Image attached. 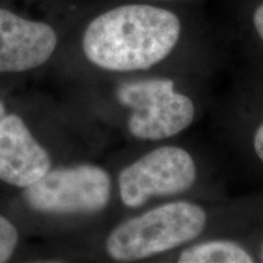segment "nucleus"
<instances>
[{"label":"nucleus","mask_w":263,"mask_h":263,"mask_svg":"<svg viewBox=\"0 0 263 263\" xmlns=\"http://www.w3.org/2000/svg\"><path fill=\"white\" fill-rule=\"evenodd\" d=\"M189 37L188 20L178 6L126 0L88 20L80 35V50L98 71L143 74L168 62Z\"/></svg>","instance_id":"nucleus-1"},{"label":"nucleus","mask_w":263,"mask_h":263,"mask_svg":"<svg viewBox=\"0 0 263 263\" xmlns=\"http://www.w3.org/2000/svg\"><path fill=\"white\" fill-rule=\"evenodd\" d=\"M209 224V212L188 200L163 202L115 226L104 241L115 262H138L195 241Z\"/></svg>","instance_id":"nucleus-2"},{"label":"nucleus","mask_w":263,"mask_h":263,"mask_svg":"<svg viewBox=\"0 0 263 263\" xmlns=\"http://www.w3.org/2000/svg\"><path fill=\"white\" fill-rule=\"evenodd\" d=\"M114 100L124 111V129L138 141H163L189 129L197 117L193 97L164 74H133L114 87Z\"/></svg>","instance_id":"nucleus-3"},{"label":"nucleus","mask_w":263,"mask_h":263,"mask_svg":"<svg viewBox=\"0 0 263 263\" xmlns=\"http://www.w3.org/2000/svg\"><path fill=\"white\" fill-rule=\"evenodd\" d=\"M114 179L105 167L93 162L54 166L41 179L21 190L26 209L50 219L89 218L111 203Z\"/></svg>","instance_id":"nucleus-4"},{"label":"nucleus","mask_w":263,"mask_h":263,"mask_svg":"<svg viewBox=\"0 0 263 263\" xmlns=\"http://www.w3.org/2000/svg\"><path fill=\"white\" fill-rule=\"evenodd\" d=\"M200 176L195 156L185 147L163 144L132 161L117 176L118 199L124 209L140 210L154 199L188 193Z\"/></svg>","instance_id":"nucleus-5"},{"label":"nucleus","mask_w":263,"mask_h":263,"mask_svg":"<svg viewBox=\"0 0 263 263\" xmlns=\"http://www.w3.org/2000/svg\"><path fill=\"white\" fill-rule=\"evenodd\" d=\"M60 41V32L50 22L0 5V74L43 67L55 57Z\"/></svg>","instance_id":"nucleus-6"},{"label":"nucleus","mask_w":263,"mask_h":263,"mask_svg":"<svg viewBox=\"0 0 263 263\" xmlns=\"http://www.w3.org/2000/svg\"><path fill=\"white\" fill-rule=\"evenodd\" d=\"M54 167V160L20 114L9 112L0 121V182L22 190Z\"/></svg>","instance_id":"nucleus-7"},{"label":"nucleus","mask_w":263,"mask_h":263,"mask_svg":"<svg viewBox=\"0 0 263 263\" xmlns=\"http://www.w3.org/2000/svg\"><path fill=\"white\" fill-rule=\"evenodd\" d=\"M179 263H252L255 257L244 245L233 239H207L185 245L177 255Z\"/></svg>","instance_id":"nucleus-8"},{"label":"nucleus","mask_w":263,"mask_h":263,"mask_svg":"<svg viewBox=\"0 0 263 263\" xmlns=\"http://www.w3.org/2000/svg\"><path fill=\"white\" fill-rule=\"evenodd\" d=\"M20 244V232L15 223L0 213V263L14 257Z\"/></svg>","instance_id":"nucleus-9"},{"label":"nucleus","mask_w":263,"mask_h":263,"mask_svg":"<svg viewBox=\"0 0 263 263\" xmlns=\"http://www.w3.org/2000/svg\"><path fill=\"white\" fill-rule=\"evenodd\" d=\"M249 24L255 37L263 47V0H256L249 15Z\"/></svg>","instance_id":"nucleus-10"},{"label":"nucleus","mask_w":263,"mask_h":263,"mask_svg":"<svg viewBox=\"0 0 263 263\" xmlns=\"http://www.w3.org/2000/svg\"><path fill=\"white\" fill-rule=\"evenodd\" d=\"M252 149L255 155L263 163V122L259 123L252 136Z\"/></svg>","instance_id":"nucleus-11"},{"label":"nucleus","mask_w":263,"mask_h":263,"mask_svg":"<svg viewBox=\"0 0 263 263\" xmlns=\"http://www.w3.org/2000/svg\"><path fill=\"white\" fill-rule=\"evenodd\" d=\"M144 2H151V3H157V4H166V5L178 6V4L189 2V0H144Z\"/></svg>","instance_id":"nucleus-12"},{"label":"nucleus","mask_w":263,"mask_h":263,"mask_svg":"<svg viewBox=\"0 0 263 263\" xmlns=\"http://www.w3.org/2000/svg\"><path fill=\"white\" fill-rule=\"evenodd\" d=\"M8 112H9V108H8V105H6L5 99L0 95V121L4 118V116Z\"/></svg>","instance_id":"nucleus-13"},{"label":"nucleus","mask_w":263,"mask_h":263,"mask_svg":"<svg viewBox=\"0 0 263 263\" xmlns=\"http://www.w3.org/2000/svg\"><path fill=\"white\" fill-rule=\"evenodd\" d=\"M259 258H261V261L263 262V245L261 248V251H259Z\"/></svg>","instance_id":"nucleus-14"}]
</instances>
